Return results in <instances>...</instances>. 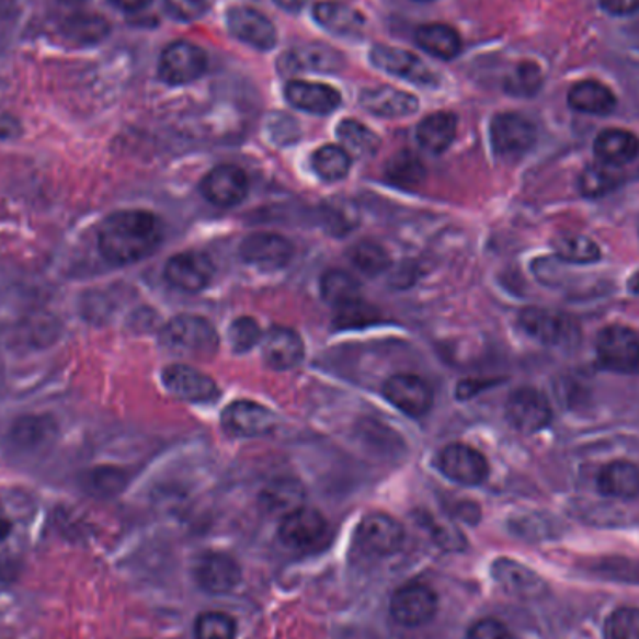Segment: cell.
Returning <instances> with one entry per match:
<instances>
[{"mask_svg": "<svg viewBox=\"0 0 639 639\" xmlns=\"http://www.w3.org/2000/svg\"><path fill=\"white\" fill-rule=\"evenodd\" d=\"M236 620L222 612H206L195 623V639H235Z\"/></svg>", "mask_w": 639, "mask_h": 639, "instance_id": "obj_42", "label": "cell"}, {"mask_svg": "<svg viewBox=\"0 0 639 639\" xmlns=\"http://www.w3.org/2000/svg\"><path fill=\"white\" fill-rule=\"evenodd\" d=\"M506 421L524 434L543 431L551 421V406L545 392L535 387H520L511 392L505 406Z\"/></svg>", "mask_w": 639, "mask_h": 639, "instance_id": "obj_9", "label": "cell"}, {"mask_svg": "<svg viewBox=\"0 0 639 639\" xmlns=\"http://www.w3.org/2000/svg\"><path fill=\"white\" fill-rule=\"evenodd\" d=\"M222 429L235 437L266 436L277 426L275 413L266 406L251 400H236L225 408L221 415Z\"/></svg>", "mask_w": 639, "mask_h": 639, "instance_id": "obj_13", "label": "cell"}, {"mask_svg": "<svg viewBox=\"0 0 639 639\" xmlns=\"http://www.w3.org/2000/svg\"><path fill=\"white\" fill-rule=\"evenodd\" d=\"M315 20L326 28V31L354 38L362 36L365 31V18L360 10L350 7L346 2H336V0H323L315 7Z\"/></svg>", "mask_w": 639, "mask_h": 639, "instance_id": "obj_25", "label": "cell"}, {"mask_svg": "<svg viewBox=\"0 0 639 639\" xmlns=\"http://www.w3.org/2000/svg\"><path fill=\"white\" fill-rule=\"evenodd\" d=\"M606 639H639V608H619L606 620Z\"/></svg>", "mask_w": 639, "mask_h": 639, "instance_id": "obj_45", "label": "cell"}, {"mask_svg": "<svg viewBox=\"0 0 639 639\" xmlns=\"http://www.w3.org/2000/svg\"><path fill=\"white\" fill-rule=\"evenodd\" d=\"M421 2H429V0H421Z\"/></svg>", "mask_w": 639, "mask_h": 639, "instance_id": "obj_56", "label": "cell"}, {"mask_svg": "<svg viewBox=\"0 0 639 639\" xmlns=\"http://www.w3.org/2000/svg\"><path fill=\"white\" fill-rule=\"evenodd\" d=\"M440 469L450 481L464 487H477L487 481L488 460L481 450L466 444H450L440 453Z\"/></svg>", "mask_w": 639, "mask_h": 639, "instance_id": "obj_15", "label": "cell"}, {"mask_svg": "<svg viewBox=\"0 0 639 639\" xmlns=\"http://www.w3.org/2000/svg\"><path fill=\"white\" fill-rule=\"evenodd\" d=\"M466 639H513V634L501 620L481 619L469 627Z\"/></svg>", "mask_w": 639, "mask_h": 639, "instance_id": "obj_50", "label": "cell"}, {"mask_svg": "<svg viewBox=\"0 0 639 639\" xmlns=\"http://www.w3.org/2000/svg\"><path fill=\"white\" fill-rule=\"evenodd\" d=\"M285 95L294 107L312 114L333 113L342 102L341 92L330 84L312 83L301 79L286 84Z\"/></svg>", "mask_w": 639, "mask_h": 639, "instance_id": "obj_22", "label": "cell"}, {"mask_svg": "<svg viewBox=\"0 0 639 639\" xmlns=\"http://www.w3.org/2000/svg\"><path fill=\"white\" fill-rule=\"evenodd\" d=\"M216 275V267L208 254L203 251H185L172 256L166 266L167 283L176 290L196 292L204 290Z\"/></svg>", "mask_w": 639, "mask_h": 639, "instance_id": "obj_12", "label": "cell"}, {"mask_svg": "<svg viewBox=\"0 0 639 639\" xmlns=\"http://www.w3.org/2000/svg\"><path fill=\"white\" fill-rule=\"evenodd\" d=\"M161 378L167 391L185 402H212L219 395L214 378L190 365H171L163 370Z\"/></svg>", "mask_w": 639, "mask_h": 639, "instance_id": "obj_17", "label": "cell"}, {"mask_svg": "<svg viewBox=\"0 0 639 639\" xmlns=\"http://www.w3.org/2000/svg\"><path fill=\"white\" fill-rule=\"evenodd\" d=\"M598 161L608 166H627L639 156V139L627 129H604L595 139Z\"/></svg>", "mask_w": 639, "mask_h": 639, "instance_id": "obj_27", "label": "cell"}, {"mask_svg": "<svg viewBox=\"0 0 639 639\" xmlns=\"http://www.w3.org/2000/svg\"><path fill=\"white\" fill-rule=\"evenodd\" d=\"M384 397L400 412L421 418L434 404V391L429 381L415 374H395L384 384Z\"/></svg>", "mask_w": 639, "mask_h": 639, "instance_id": "obj_14", "label": "cell"}, {"mask_svg": "<svg viewBox=\"0 0 639 639\" xmlns=\"http://www.w3.org/2000/svg\"><path fill=\"white\" fill-rule=\"evenodd\" d=\"M240 256L260 272H277L290 264L294 246L285 236L275 232H254L241 241Z\"/></svg>", "mask_w": 639, "mask_h": 639, "instance_id": "obj_11", "label": "cell"}, {"mask_svg": "<svg viewBox=\"0 0 639 639\" xmlns=\"http://www.w3.org/2000/svg\"><path fill=\"white\" fill-rule=\"evenodd\" d=\"M208 66L206 53L190 42H174L159 58V77L172 87L187 84L203 76Z\"/></svg>", "mask_w": 639, "mask_h": 639, "instance_id": "obj_10", "label": "cell"}, {"mask_svg": "<svg viewBox=\"0 0 639 639\" xmlns=\"http://www.w3.org/2000/svg\"><path fill=\"white\" fill-rule=\"evenodd\" d=\"M47 431H53V426L45 424V419L25 418L15 423L12 434L23 447H36L47 440Z\"/></svg>", "mask_w": 639, "mask_h": 639, "instance_id": "obj_47", "label": "cell"}, {"mask_svg": "<svg viewBox=\"0 0 639 639\" xmlns=\"http://www.w3.org/2000/svg\"><path fill=\"white\" fill-rule=\"evenodd\" d=\"M601 4L614 15H630L639 10V0H601Z\"/></svg>", "mask_w": 639, "mask_h": 639, "instance_id": "obj_51", "label": "cell"}, {"mask_svg": "<svg viewBox=\"0 0 639 639\" xmlns=\"http://www.w3.org/2000/svg\"><path fill=\"white\" fill-rule=\"evenodd\" d=\"M275 2H277L278 7L288 10V12H299L307 4V0H275Z\"/></svg>", "mask_w": 639, "mask_h": 639, "instance_id": "obj_54", "label": "cell"}, {"mask_svg": "<svg viewBox=\"0 0 639 639\" xmlns=\"http://www.w3.org/2000/svg\"><path fill=\"white\" fill-rule=\"evenodd\" d=\"M349 259L367 277H376L391 266V256L378 241L362 240L349 251Z\"/></svg>", "mask_w": 639, "mask_h": 639, "instance_id": "obj_36", "label": "cell"}, {"mask_svg": "<svg viewBox=\"0 0 639 639\" xmlns=\"http://www.w3.org/2000/svg\"><path fill=\"white\" fill-rule=\"evenodd\" d=\"M20 132V124L12 116H0V139H8Z\"/></svg>", "mask_w": 639, "mask_h": 639, "instance_id": "obj_52", "label": "cell"}, {"mask_svg": "<svg viewBox=\"0 0 639 639\" xmlns=\"http://www.w3.org/2000/svg\"><path fill=\"white\" fill-rule=\"evenodd\" d=\"M456 116L453 113H434L426 116L418 126V140L421 148L431 153H444L456 137Z\"/></svg>", "mask_w": 639, "mask_h": 639, "instance_id": "obj_30", "label": "cell"}, {"mask_svg": "<svg viewBox=\"0 0 639 639\" xmlns=\"http://www.w3.org/2000/svg\"><path fill=\"white\" fill-rule=\"evenodd\" d=\"M201 191L208 203L219 208H235L248 196V174L236 166L216 167L203 178Z\"/></svg>", "mask_w": 639, "mask_h": 639, "instance_id": "obj_16", "label": "cell"}, {"mask_svg": "<svg viewBox=\"0 0 639 639\" xmlns=\"http://www.w3.org/2000/svg\"><path fill=\"white\" fill-rule=\"evenodd\" d=\"M415 42L429 55L442 60H450L463 52L460 34L445 23H429V25L419 26L415 32Z\"/></svg>", "mask_w": 639, "mask_h": 639, "instance_id": "obj_28", "label": "cell"}, {"mask_svg": "<svg viewBox=\"0 0 639 639\" xmlns=\"http://www.w3.org/2000/svg\"><path fill=\"white\" fill-rule=\"evenodd\" d=\"M492 572H494L495 582L500 583L509 595L518 596V598H538L548 591L543 578L511 559L495 561Z\"/></svg>", "mask_w": 639, "mask_h": 639, "instance_id": "obj_23", "label": "cell"}, {"mask_svg": "<svg viewBox=\"0 0 639 639\" xmlns=\"http://www.w3.org/2000/svg\"><path fill=\"white\" fill-rule=\"evenodd\" d=\"M312 169L326 182H339L349 176L352 169V156L342 146L326 145L312 153Z\"/></svg>", "mask_w": 639, "mask_h": 639, "instance_id": "obj_34", "label": "cell"}, {"mask_svg": "<svg viewBox=\"0 0 639 639\" xmlns=\"http://www.w3.org/2000/svg\"><path fill=\"white\" fill-rule=\"evenodd\" d=\"M596 354L609 370L636 373L639 368L638 333L625 326H608L596 336Z\"/></svg>", "mask_w": 639, "mask_h": 639, "instance_id": "obj_5", "label": "cell"}, {"mask_svg": "<svg viewBox=\"0 0 639 639\" xmlns=\"http://www.w3.org/2000/svg\"><path fill=\"white\" fill-rule=\"evenodd\" d=\"M262 341V330L254 318H236L232 326L228 328V342L236 354H243L254 349Z\"/></svg>", "mask_w": 639, "mask_h": 639, "instance_id": "obj_43", "label": "cell"}, {"mask_svg": "<svg viewBox=\"0 0 639 639\" xmlns=\"http://www.w3.org/2000/svg\"><path fill=\"white\" fill-rule=\"evenodd\" d=\"M304 498V490L298 482L285 479V481L273 482L272 487L266 490L267 505L277 511H285L286 514L299 509Z\"/></svg>", "mask_w": 639, "mask_h": 639, "instance_id": "obj_44", "label": "cell"}, {"mask_svg": "<svg viewBox=\"0 0 639 639\" xmlns=\"http://www.w3.org/2000/svg\"><path fill=\"white\" fill-rule=\"evenodd\" d=\"M278 537L283 545L292 550H320L330 538V524L317 509L299 506L296 511L285 514L278 526Z\"/></svg>", "mask_w": 639, "mask_h": 639, "instance_id": "obj_3", "label": "cell"}, {"mask_svg": "<svg viewBox=\"0 0 639 639\" xmlns=\"http://www.w3.org/2000/svg\"><path fill=\"white\" fill-rule=\"evenodd\" d=\"M355 543L367 556H395L404 545V527L389 514H368L357 526Z\"/></svg>", "mask_w": 639, "mask_h": 639, "instance_id": "obj_8", "label": "cell"}, {"mask_svg": "<svg viewBox=\"0 0 639 639\" xmlns=\"http://www.w3.org/2000/svg\"><path fill=\"white\" fill-rule=\"evenodd\" d=\"M557 256L570 264H593L601 259V248L587 236H563L556 243Z\"/></svg>", "mask_w": 639, "mask_h": 639, "instance_id": "obj_40", "label": "cell"}, {"mask_svg": "<svg viewBox=\"0 0 639 639\" xmlns=\"http://www.w3.org/2000/svg\"><path fill=\"white\" fill-rule=\"evenodd\" d=\"M620 184H623L620 167L608 166L602 161L585 167L580 176V191L589 198L608 195L609 191L617 190Z\"/></svg>", "mask_w": 639, "mask_h": 639, "instance_id": "obj_35", "label": "cell"}, {"mask_svg": "<svg viewBox=\"0 0 639 639\" xmlns=\"http://www.w3.org/2000/svg\"><path fill=\"white\" fill-rule=\"evenodd\" d=\"M166 8L174 20L193 21L206 12L208 0H166Z\"/></svg>", "mask_w": 639, "mask_h": 639, "instance_id": "obj_49", "label": "cell"}, {"mask_svg": "<svg viewBox=\"0 0 639 639\" xmlns=\"http://www.w3.org/2000/svg\"><path fill=\"white\" fill-rule=\"evenodd\" d=\"M570 107L577 109L580 113L609 114L617 105V98L614 92L595 79H587L582 83H577L569 92Z\"/></svg>", "mask_w": 639, "mask_h": 639, "instance_id": "obj_29", "label": "cell"}, {"mask_svg": "<svg viewBox=\"0 0 639 639\" xmlns=\"http://www.w3.org/2000/svg\"><path fill=\"white\" fill-rule=\"evenodd\" d=\"M389 609L402 627H423L436 617V591L424 583H406L392 593Z\"/></svg>", "mask_w": 639, "mask_h": 639, "instance_id": "obj_7", "label": "cell"}, {"mask_svg": "<svg viewBox=\"0 0 639 639\" xmlns=\"http://www.w3.org/2000/svg\"><path fill=\"white\" fill-rule=\"evenodd\" d=\"M195 580L198 587L209 595H227L240 583V564L228 554L212 551L201 557V561L196 563Z\"/></svg>", "mask_w": 639, "mask_h": 639, "instance_id": "obj_19", "label": "cell"}, {"mask_svg": "<svg viewBox=\"0 0 639 639\" xmlns=\"http://www.w3.org/2000/svg\"><path fill=\"white\" fill-rule=\"evenodd\" d=\"M114 7L121 8L124 12H140L145 10L152 0H111Z\"/></svg>", "mask_w": 639, "mask_h": 639, "instance_id": "obj_53", "label": "cell"}, {"mask_svg": "<svg viewBox=\"0 0 639 639\" xmlns=\"http://www.w3.org/2000/svg\"><path fill=\"white\" fill-rule=\"evenodd\" d=\"M540 87V70L537 64L522 62L505 81L506 92L514 95H533Z\"/></svg>", "mask_w": 639, "mask_h": 639, "instance_id": "obj_46", "label": "cell"}, {"mask_svg": "<svg viewBox=\"0 0 639 639\" xmlns=\"http://www.w3.org/2000/svg\"><path fill=\"white\" fill-rule=\"evenodd\" d=\"M335 320L333 326L336 330H357V328H367L380 320V310L374 305L363 301L362 298L349 301V304L336 307Z\"/></svg>", "mask_w": 639, "mask_h": 639, "instance_id": "obj_39", "label": "cell"}, {"mask_svg": "<svg viewBox=\"0 0 639 639\" xmlns=\"http://www.w3.org/2000/svg\"><path fill=\"white\" fill-rule=\"evenodd\" d=\"M342 148L354 158H370L380 148V137L357 121H342L336 127Z\"/></svg>", "mask_w": 639, "mask_h": 639, "instance_id": "obj_31", "label": "cell"}, {"mask_svg": "<svg viewBox=\"0 0 639 639\" xmlns=\"http://www.w3.org/2000/svg\"><path fill=\"white\" fill-rule=\"evenodd\" d=\"M305 344L290 328L275 326L262 336V360L273 370H290L304 362Z\"/></svg>", "mask_w": 639, "mask_h": 639, "instance_id": "obj_20", "label": "cell"}, {"mask_svg": "<svg viewBox=\"0 0 639 639\" xmlns=\"http://www.w3.org/2000/svg\"><path fill=\"white\" fill-rule=\"evenodd\" d=\"M159 339L167 352L190 360H208L219 349L216 328L206 318L195 315L172 318Z\"/></svg>", "mask_w": 639, "mask_h": 639, "instance_id": "obj_2", "label": "cell"}, {"mask_svg": "<svg viewBox=\"0 0 639 639\" xmlns=\"http://www.w3.org/2000/svg\"><path fill=\"white\" fill-rule=\"evenodd\" d=\"M163 240V222L146 209H122L103 221L98 243L113 264H135L156 253Z\"/></svg>", "mask_w": 639, "mask_h": 639, "instance_id": "obj_1", "label": "cell"}, {"mask_svg": "<svg viewBox=\"0 0 639 639\" xmlns=\"http://www.w3.org/2000/svg\"><path fill=\"white\" fill-rule=\"evenodd\" d=\"M126 487V475L116 468H95L84 477V488L98 498H111L121 494Z\"/></svg>", "mask_w": 639, "mask_h": 639, "instance_id": "obj_41", "label": "cell"}, {"mask_svg": "<svg viewBox=\"0 0 639 639\" xmlns=\"http://www.w3.org/2000/svg\"><path fill=\"white\" fill-rule=\"evenodd\" d=\"M228 28L236 38L253 45L256 49H272L277 42V31L264 13L249 7L228 10Z\"/></svg>", "mask_w": 639, "mask_h": 639, "instance_id": "obj_21", "label": "cell"}, {"mask_svg": "<svg viewBox=\"0 0 639 639\" xmlns=\"http://www.w3.org/2000/svg\"><path fill=\"white\" fill-rule=\"evenodd\" d=\"M490 139L494 152L506 161L526 156L537 140V129L533 122L518 113H501L495 116L490 126Z\"/></svg>", "mask_w": 639, "mask_h": 639, "instance_id": "obj_4", "label": "cell"}, {"mask_svg": "<svg viewBox=\"0 0 639 639\" xmlns=\"http://www.w3.org/2000/svg\"><path fill=\"white\" fill-rule=\"evenodd\" d=\"M360 103L368 113L378 114L384 118H402L418 111L419 102L415 95L392 87H376L362 92Z\"/></svg>", "mask_w": 639, "mask_h": 639, "instance_id": "obj_24", "label": "cell"}, {"mask_svg": "<svg viewBox=\"0 0 639 639\" xmlns=\"http://www.w3.org/2000/svg\"><path fill=\"white\" fill-rule=\"evenodd\" d=\"M522 330L548 346H572L580 339V330L572 318L557 310L529 307L520 315Z\"/></svg>", "mask_w": 639, "mask_h": 639, "instance_id": "obj_6", "label": "cell"}, {"mask_svg": "<svg viewBox=\"0 0 639 639\" xmlns=\"http://www.w3.org/2000/svg\"><path fill=\"white\" fill-rule=\"evenodd\" d=\"M296 70L336 71L342 68L341 53L328 45L312 44L299 47L285 57Z\"/></svg>", "mask_w": 639, "mask_h": 639, "instance_id": "obj_33", "label": "cell"}, {"mask_svg": "<svg viewBox=\"0 0 639 639\" xmlns=\"http://www.w3.org/2000/svg\"><path fill=\"white\" fill-rule=\"evenodd\" d=\"M370 60L376 68H380L391 76L400 77V79H406V81L424 84V87L437 84V77L426 64L421 62L413 53L404 52L399 47L376 45L370 52Z\"/></svg>", "mask_w": 639, "mask_h": 639, "instance_id": "obj_18", "label": "cell"}, {"mask_svg": "<svg viewBox=\"0 0 639 639\" xmlns=\"http://www.w3.org/2000/svg\"><path fill=\"white\" fill-rule=\"evenodd\" d=\"M109 31H111V26H109L107 20L102 15H95V13L71 15L70 20L66 21L62 26L66 38L79 42V44H98L107 36Z\"/></svg>", "mask_w": 639, "mask_h": 639, "instance_id": "obj_38", "label": "cell"}, {"mask_svg": "<svg viewBox=\"0 0 639 639\" xmlns=\"http://www.w3.org/2000/svg\"><path fill=\"white\" fill-rule=\"evenodd\" d=\"M598 490L602 494L619 500H632L639 495V468L627 460H615L601 469Z\"/></svg>", "mask_w": 639, "mask_h": 639, "instance_id": "obj_26", "label": "cell"}, {"mask_svg": "<svg viewBox=\"0 0 639 639\" xmlns=\"http://www.w3.org/2000/svg\"><path fill=\"white\" fill-rule=\"evenodd\" d=\"M320 290L326 304L331 307H341V305L362 298V285L352 273L344 270H330L320 278Z\"/></svg>", "mask_w": 639, "mask_h": 639, "instance_id": "obj_32", "label": "cell"}, {"mask_svg": "<svg viewBox=\"0 0 639 639\" xmlns=\"http://www.w3.org/2000/svg\"><path fill=\"white\" fill-rule=\"evenodd\" d=\"M386 176L391 184L399 187H415L426 176V169L415 153L402 150L387 161Z\"/></svg>", "mask_w": 639, "mask_h": 639, "instance_id": "obj_37", "label": "cell"}, {"mask_svg": "<svg viewBox=\"0 0 639 639\" xmlns=\"http://www.w3.org/2000/svg\"><path fill=\"white\" fill-rule=\"evenodd\" d=\"M10 532H12V522H10V518H8L7 514H4V511L0 509V543H2V540H7Z\"/></svg>", "mask_w": 639, "mask_h": 639, "instance_id": "obj_55", "label": "cell"}, {"mask_svg": "<svg viewBox=\"0 0 639 639\" xmlns=\"http://www.w3.org/2000/svg\"><path fill=\"white\" fill-rule=\"evenodd\" d=\"M595 570L601 572L602 577L612 578V580L639 583V561H632V559H617V557L602 559L596 563Z\"/></svg>", "mask_w": 639, "mask_h": 639, "instance_id": "obj_48", "label": "cell"}]
</instances>
